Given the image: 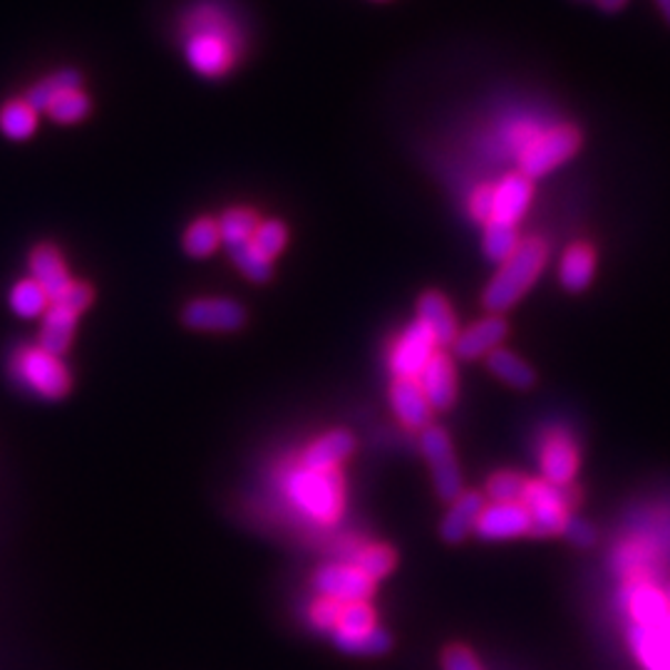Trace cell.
<instances>
[{
	"instance_id": "obj_1",
	"label": "cell",
	"mask_w": 670,
	"mask_h": 670,
	"mask_svg": "<svg viewBox=\"0 0 670 670\" xmlns=\"http://www.w3.org/2000/svg\"><path fill=\"white\" fill-rule=\"evenodd\" d=\"M236 30L219 6L199 3L182 20L184 55L199 75H226L236 62Z\"/></svg>"
},
{
	"instance_id": "obj_2",
	"label": "cell",
	"mask_w": 670,
	"mask_h": 670,
	"mask_svg": "<svg viewBox=\"0 0 670 670\" xmlns=\"http://www.w3.org/2000/svg\"><path fill=\"white\" fill-rule=\"evenodd\" d=\"M544 264H547V244L541 238L531 236L519 241L515 254L501 264L495 278L487 284L485 296H481L485 308L495 316L509 311L539 278Z\"/></svg>"
},
{
	"instance_id": "obj_3",
	"label": "cell",
	"mask_w": 670,
	"mask_h": 670,
	"mask_svg": "<svg viewBox=\"0 0 670 670\" xmlns=\"http://www.w3.org/2000/svg\"><path fill=\"white\" fill-rule=\"evenodd\" d=\"M10 370H13L20 385L50 403L62 400L72 390V373L65 361L55 353L40 348L38 343L20 345L13 358H10Z\"/></svg>"
},
{
	"instance_id": "obj_4",
	"label": "cell",
	"mask_w": 670,
	"mask_h": 670,
	"mask_svg": "<svg viewBox=\"0 0 670 670\" xmlns=\"http://www.w3.org/2000/svg\"><path fill=\"white\" fill-rule=\"evenodd\" d=\"M28 100L35 104L38 112H48L50 120L58 124H78L92 110V100L82 88L78 70H58L35 82L28 92Z\"/></svg>"
},
{
	"instance_id": "obj_5",
	"label": "cell",
	"mask_w": 670,
	"mask_h": 670,
	"mask_svg": "<svg viewBox=\"0 0 670 670\" xmlns=\"http://www.w3.org/2000/svg\"><path fill=\"white\" fill-rule=\"evenodd\" d=\"M288 495L303 511H308L313 519L333 525L343 511V477L338 473V467L333 469L301 467L298 473H293L288 477Z\"/></svg>"
},
{
	"instance_id": "obj_6",
	"label": "cell",
	"mask_w": 670,
	"mask_h": 670,
	"mask_svg": "<svg viewBox=\"0 0 670 670\" xmlns=\"http://www.w3.org/2000/svg\"><path fill=\"white\" fill-rule=\"evenodd\" d=\"M571 485L557 487L549 485L547 479L529 481L521 505L527 507L529 519H531V531L534 537H554V534H564L569 515L567 507H571L573 495L569 491Z\"/></svg>"
},
{
	"instance_id": "obj_7",
	"label": "cell",
	"mask_w": 670,
	"mask_h": 670,
	"mask_svg": "<svg viewBox=\"0 0 670 670\" xmlns=\"http://www.w3.org/2000/svg\"><path fill=\"white\" fill-rule=\"evenodd\" d=\"M579 130L573 124H559V128L539 134L537 140L527 144V150L519 156V174H525L527 180H537V176H544L571 160L579 152Z\"/></svg>"
},
{
	"instance_id": "obj_8",
	"label": "cell",
	"mask_w": 670,
	"mask_h": 670,
	"mask_svg": "<svg viewBox=\"0 0 670 670\" xmlns=\"http://www.w3.org/2000/svg\"><path fill=\"white\" fill-rule=\"evenodd\" d=\"M420 447L427 463L433 469L437 497L453 505L463 495V475H459L457 459L453 453V439H449L445 427L427 425L420 433Z\"/></svg>"
},
{
	"instance_id": "obj_9",
	"label": "cell",
	"mask_w": 670,
	"mask_h": 670,
	"mask_svg": "<svg viewBox=\"0 0 670 670\" xmlns=\"http://www.w3.org/2000/svg\"><path fill=\"white\" fill-rule=\"evenodd\" d=\"M182 323L202 333H236L246 326V308L232 298H194L184 306Z\"/></svg>"
},
{
	"instance_id": "obj_10",
	"label": "cell",
	"mask_w": 670,
	"mask_h": 670,
	"mask_svg": "<svg viewBox=\"0 0 670 670\" xmlns=\"http://www.w3.org/2000/svg\"><path fill=\"white\" fill-rule=\"evenodd\" d=\"M313 586L326 599L341 603L370 601L375 593V581L368 579L355 564H328L313 573Z\"/></svg>"
},
{
	"instance_id": "obj_11",
	"label": "cell",
	"mask_w": 670,
	"mask_h": 670,
	"mask_svg": "<svg viewBox=\"0 0 670 670\" xmlns=\"http://www.w3.org/2000/svg\"><path fill=\"white\" fill-rule=\"evenodd\" d=\"M435 348L437 343L433 333L427 331L420 321H415L413 326L400 335V341L395 343V351L390 355V368L395 378H420L427 361L435 355Z\"/></svg>"
},
{
	"instance_id": "obj_12",
	"label": "cell",
	"mask_w": 670,
	"mask_h": 670,
	"mask_svg": "<svg viewBox=\"0 0 670 670\" xmlns=\"http://www.w3.org/2000/svg\"><path fill=\"white\" fill-rule=\"evenodd\" d=\"M475 531L481 539H515L531 531V519L521 501H491L479 515Z\"/></svg>"
},
{
	"instance_id": "obj_13",
	"label": "cell",
	"mask_w": 670,
	"mask_h": 670,
	"mask_svg": "<svg viewBox=\"0 0 670 670\" xmlns=\"http://www.w3.org/2000/svg\"><path fill=\"white\" fill-rule=\"evenodd\" d=\"M670 601V591H668ZM628 643L646 670H670V613L656 626H631Z\"/></svg>"
},
{
	"instance_id": "obj_14",
	"label": "cell",
	"mask_w": 670,
	"mask_h": 670,
	"mask_svg": "<svg viewBox=\"0 0 670 670\" xmlns=\"http://www.w3.org/2000/svg\"><path fill=\"white\" fill-rule=\"evenodd\" d=\"M28 268H30V276L48 291L52 303L68 291L72 281H75L70 276L68 261L62 256V251L55 244H50V241H43V244H38L33 251H30Z\"/></svg>"
},
{
	"instance_id": "obj_15",
	"label": "cell",
	"mask_w": 670,
	"mask_h": 670,
	"mask_svg": "<svg viewBox=\"0 0 670 670\" xmlns=\"http://www.w3.org/2000/svg\"><path fill=\"white\" fill-rule=\"evenodd\" d=\"M507 321L501 316H495L489 313L487 318H481L473 326L465 328L457 335V341L453 343V351L457 358L463 361H477L481 355H489L495 348H499L507 338Z\"/></svg>"
},
{
	"instance_id": "obj_16",
	"label": "cell",
	"mask_w": 670,
	"mask_h": 670,
	"mask_svg": "<svg viewBox=\"0 0 670 670\" xmlns=\"http://www.w3.org/2000/svg\"><path fill=\"white\" fill-rule=\"evenodd\" d=\"M420 383L423 393L427 397V403L433 405V410H449L457 400V375H455V365L449 361V355L443 351H435V355L420 373Z\"/></svg>"
},
{
	"instance_id": "obj_17",
	"label": "cell",
	"mask_w": 670,
	"mask_h": 670,
	"mask_svg": "<svg viewBox=\"0 0 670 670\" xmlns=\"http://www.w3.org/2000/svg\"><path fill=\"white\" fill-rule=\"evenodd\" d=\"M390 405L395 415L400 417V423L410 430H425L427 425H433V405L427 403L423 387L417 380L410 378H395L390 387Z\"/></svg>"
},
{
	"instance_id": "obj_18",
	"label": "cell",
	"mask_w": 670,
	"mask_h": 670,
	"mask_svg": "<svg viewBox=\"0 0 670 670\" xmlns=\"http://www.w3.org/2000/svg\"><path fill=\"white\" fill-rule=\"evenodd\" d=\"M417 321L433 333L437 348H447L457 341V318L453 308H449L447 298L437 291H427L417 301Z\"/></svg>"
},
{
	"instance_id": "obj_19",
	"label": "cell",
	"mask_w": 670,
	"mask_h": 670,
	"mask_svg": "<svg viewBox=\"0 0 670 670\" xmlns=\"http://www.w3.org/2000/svg\"><path fill=\"white\" fill-rule=\"evenodd\" d=\"M78 321H80V313L68 306H60V303H52V306L45 311V316L40 318V333H38L40 348H45L48 353H55L62 358V355L70 351L72 338H75Z\"/></svg>"
},
{
	"instance_id": "obj_20",
	"label": "cell",
	"mask_w": 670,
	"mask_h": 670,
	"mask_svg": "<svg viewBox=\"0 0 670 670\" xmlns=\"http://www.w3.org/2000/svg\"><path fill=\"white\" fill-rule=\"evenodd\" d=\"M541 469L549 485L567 487L579 469V453L567 435L554 433L541 449Z\"/></svg>"
},
{
	"instance_id": "obj_21",
	"label": "cell",
	"mask_w": 670,
	"mask_h": 670,
	"mask_svg": "<svg viewBox=\"0 0 670 670\" xmlns=\"http://www.w3.org/2000/svg\"><path fill=\"white\" fill-rule=\"evenodd\" d=\"M531 202V180L525 174H509L497 184V196H495V212H491V222L511 224L525 216L527 206Z\"/></svg>"
},
{
	"instance_id": "obj_22",
	"label": "cell",
	"mask_w": 670,
	"mask_h": 670,
	"mask_svg": "<svg viewBox=\"0 0 670 670\" xmlns=\"http://www.w3.org/2000/svg\"><path fill=\"white\" fill-rule=\"evenodd\" d=\"M485 497L479 495V491H463L455 501L453 507L443 519V527H439V534H443V539L449 544L465 541L469 534L475 531L479 515L485 511Z\"/></svg>"
},
{
	"instance_id": "obj_23",
	"label": "cell",
	"mask_w": 670,
	"mask_h": 670,
	"mask_svg": "<svg viewBox=\"0 0 670 670\" xmlns=\"http://www.w3.org/2000/svg\"><path fill=\"white\" fill-rule=\"evenodd\" d=\"M355 449V439L348 430H333L318 437L306 455H303V467L306 469H333L343 459H348Z\"/></svg>"
},
{
	"instance_id": "obj_24",
	"label": "cell",
	"mask_w": 670,
	"mask_h": 670,
	"mask_svg": "<svg viewBox=\"0 0 670 670\" xmlns=\"http://www.w3.org/2000/svg\"><path fill=\"white\" fill-rule=\"evenodd\" d=\"M628 613L633 616L636 626H656L670 613L668 593L658 591L656 586L638 583L628 591Z\"/></svg>"
},
{
	"instance_id": "obj_25",
	"label": "cell",
	"mask_w": 670,
	"mask_h": 670,
	"mask_svg": "<svg viewBox=\"0 0 670 670\" xmlns=\"http://www.w3.org/2000/svg\"><path fill=\"white\" fill-rule=\"evenodd\" d=\"M38 120L40 112L28 98H13L3 102V108H0V132H3L8 140L20 142L33 138L38 130Z\"/></svg>"
},
{
	"instance_id": "obj_26",
	"label": "cell",
	"mask_w": 670,
	"mask_h": 670,
	"mask_svg": "<svg viewBox=\"0 0 670 670\" xmlns=\"http://www.w3.org/2000/svg\"><path fill=\"white\" fill-rule=\"evenodd\" d=\"M593 268H596V254L589 244H573L569 246L567 254L561 258V268H559V278L567 291L579 293L586 286L591 284L593 278Z\"/></svg>"
},
{
	"instance_id": "obj_27",
	"label": "cell",
	"mask_w": 670,
	"mask_h": 670,
	"mask_svg": "<svg viewBox=\"0 0 670 670\" xmlns=\"http://www.w3.org/2000/svg\"><path fill=\"white\" fill-rule=\"evenodd\" d=\"M487 368L491 370V375H497L499 380L517 387V390H529L534 380H537V373L531 370V365L507 348L491 351L487 355Z\"/></svg>"
},
{
	"instance_id": "obj_28",
	"label": "cell",
	"mask_w": 670,
	"mask_h": 670,
	"mask_svg": "<svg viewBox=\"0 0 670 670\" xmlns=\"http://www.w3.org/2000/svg\"><path fill=\"white\" fill-rule=\"evenodd\" d=\"M10 308L20 318H43L45 311L52 306L48 291L38 284L33 276L20 278L10 288Z\"/></svg>"
},
{
	"instance_id": "obj_29",
	"label": "cell",
	"mask_w": 670,
	"mask_h": 670,
	"mask_svg": "<svg viewBox=\"0 0 670 670\" xmlns=\"http://www.w3.org/2000/svg\"><path fill=\"white\" fill-rule=\"evenodd\" d=\"M261 224L258 214L248 206H234L219 216V229H222V244L232 251L248 244L254 238L256 226Z\"/></svg>"
},
{
	"instance_id": "obj_30",
	"label": "cell",
	"mask_w": 670,
	"mask_h": 670,
	"mask_svg": "<svg viewBox=\"0 0 670 670\" xmlns=\"http://www.w3.org/2000/svg\"><path fill=\"white\" fill-rule=\"evenodd\" d=\"M184 251L192 258H209L216 254V248L222 246V229H219V219L214 216H199L186 226L182 236Z\"/></svg>"
},
{
	"instance_id": "obj_31",
	"label": "cell",
	"mask_w": 670,
	"mask_h": 670,
	"mask_svg": "<svg viewBox=\"0 0 670 670\" xmlns=\"http://www.w3.org/2000/svg\"><path fill=\"white\" fill-rule=\"evenodd\" d=\"M335 646L345 653L353 656H380L390 648V636H387L380 626L370 628L365 633H355V636H345V633H333Z\"/></svg>"
},
{
	"instance_id": "obj_32",
	"label": "cell",
	"mask_w": 670,
	"mask_h": 670,
	"mask_svg": "<svg viewBox=\"0 0 670 670\" xmlns=\"http://www.w3.org/2000/svg\"><path fill=\"white\" fill-rule=\"evenodd\" d=\"M519 246V234L517 226L501 224V222H489L485 224V254L487 258L505 264V261L515 254Z\"/></svg>"
},
{
	"instance_id": "obj_33",
	"label": "cell",
	"mask_w": 670,
	"mask_h": 670,
	"mask_svg": "<svg viewBox=\"0 0 670 670\" xmlns=\"http://www.w3.org/2000/svg\"><path fill=\"white\" fill-rule=\"evenodd\" d=\"M229 254H232L241 274H244L248 281H254V284H266V281L274 276V261H268L254 244H251V241L244 246L232 248Z\"/></svg>"
},
{
	"instance_id": "obj_34",
	"label": "cell",
	"mask_w": 670,
	"mask_h": 670,
	"mask_svg": "<svg viewBox=\"0 0 670 670\" xmlns=\"http://www.w3.org/2000/svg\"><path fill=\"white\" fill-rule=\"evenodd\" d=\"M355 567H358L368 579L380 581L395 567V554L390 547L385 544H370V547H363L355 557Z\"/></svg>"
},
{
	"instance_id": "obj_35",
	"label": "cell",
	"mask_w": 670,
	"mask_h": 670,
	"mask_svg": "<svg viewBox=\"0 0 670 670\" xmlns=\"http://www.w3.org/2000/svg\"><path fill=\"white\" fill-rule=\"evenodd\" d=\"M286 241H288V229L284 222H278V219H261L251 244H254L268 261H274L281 251L286 248Z\"/></svg>"
},
{
	"instance_id": "obj_36",
	"label": "cell",
	"mask_w": 670,
	"mask_h": 670,
	"mask_svg": "<svg viewBox=\"0 0 670 670\" xmlns=\"http://www.w3.org/2000/svg\"><path fill=\"white\" fill-rule=\"evenodd\" d=\"M370 628H375V613L368 606V601H355V603H343L341 623L333 633L355 636V633L370 631Z\"/></svg>"
},
{
	"instance_id": "obj_37",
	"label": "cell",
	"mask_w": 670,
	"mask_h": 670,
	"mask_svg": "<svg viewBox=\"0 0 670 670\" xmlns=\"http://www.w3.org/2000/svg\"><path fill=\"white\" fill-rule=\"evenodd\" d=\"M529 479L517 473H497L487 479V495L491 501H521Z\"/></svg>"
},
{
	"instance_id": "obj_38",
	"label": "cell",
	"mask_w": 670,
	"mask_h": 670,
	"mask_svg": "<svg viewBox=\"0 0 670 670\" xmlns=\"http://www.w3.org/2000/svg\"><path fill=\"white\" fill-rule=\"evenodd\" d=\"M92 301H95V288H92L90 281L75 278L55 303H60V306H68L82 316V313L92 306Z\"/></svg>"
},
{
	"instance_id": "obj_39",
	"label": "cell",
	"mask_w": 670,
	"mask_h": 670,
	"mask_svg": "<svg viewBox=\"0 0 670 670\" xmlns=\"http://www.w3.org/2000/svg\"><path fill=\"white\" fill-rule=\"evenodd\" d=\"M341 613H343L341 601L321 596V599L311 606V623L323 628V631H335L341 623Z\"/></svg>"
},
{
	"instance_id": "obj_40",
	"label": "cell",
	"mask_w": 670,
	"mask_h": 670,
	"mask_svg": "<svg viewBox=\"0 0 670 670\" xmlns=\"http://www.w3.org/2000/svg\"><path fill=\"white\" fill-rule=\"evenodd\" d=\"M495 196H497V184H481L475 190L473 199H469V209L473 216L481 224L491 222V212H495Z\"/></svg>"
},
{
	"instance_id": "obj_41",
	"label": "cell",
	"mask_w": 670,
	"mask_h": 670,
	"mask_svg": "<svg viewBox=\"0 0 670 670\" xmlns=\"http://www.w3.org/2000/svg\"><path fill=\"white\" fill-rule=\"evenodd\" d=\"M445 670H481L479 661L465 646H449L443 656Z\"/></svg>"
},
{
	"instance_id": "obj_42",
	"label": "cell",
	"mask_w": 670,
	"mask_h": 670,
	"mask_svg": "<svg viewBox=\"0 0 670 670\" xmlns=\"http://www.w3.org/2000/svg\"><path fill=\"white\" fill-rule=\"evenodd\" d=\"M564 534L576 544V547H591L596 541V531L591 525H586L583 519H569L567 527H564Z\"/></svg>"
},
{
	"instance_id": "obj_43",
	"label": "cell",
	"mask_w": 670,
	"mask_h": 670,
	"mask_svg": "<svg viewBox=\"0 0 670 670\" xmlns=\"http://www.w3.org/2000/svg\"><path fill=\"white\" fill-rule=\"evenodd\" d=\"M596 3H599V8L606 10V13H616V10L626 6V0H596Z\"/></svg>"
},
{
	"instance_id": "obj_44",
	"label": "cell",
	"mask_w": 670,
	"mask_h": 670,
	"mask_svg": "<svg viewBox=\"0 0 670 670\" xmlns=\"http://www.w3.org/2000/svg\"><path fill=\"white\" fill-rule=\"evenodd\" d=\"M658 6H661L663 16H666V20L670 23V0H658Z\"/></svg>"
}]
</instances>
